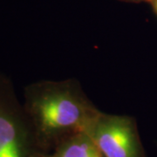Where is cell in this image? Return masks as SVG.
I'll return each mask as SVG.
<instances>
[{
    "label": "cell",
    "instance_id": "1",
    "mask_svg": "<svg viewBox=\"0 0 157 157\" xmlns=\"http://www.w3.org/2000/svg\"><path fill=\"white\" fill-rule=\"evenodd\" d=\"M23 107L46 154L68 136L84 132L99 112L78 88L49 81L28 86Z\"/></svg>",
    "mask_w": 157,
    "mask_h": 157
},
{
    "label": "cell",
    "instance_id": "2",
    "mask_svg": "<svg viewBox=\"0 0 157 157\" xmlns=\"http://www.w3.org/2000/svg\"><path fill=\"white\" fill-rule=\"evenodd\" d=\"M11 80L0 74V157H46Z\"/></svg>",
    "mask_w": 157,
    "mask_h": 157
},
{
    "label": "cell",
    "instance_id": "3",
    "mask_svg": "<svg viewBox=\"0 0 157 157\" xmlns=\"http://www.w3.org/2000/svg\"><path fill=\"white\" fill-rule=\"evenodd\" d=\"M84 132L102 157H146L132 118L99 111Z\"/></svg>",
    "mask_w": 157,
    "mask_h": 157
},
{
    "label": "cell",
    "instance_id": "4",
    "mask_svg": "<svg viewBox=\"0 0 157 157\" xmlns=\"http://www.w3.org/2000/svg\"><path fill=\"white\" fill-rule=\"evenodd\" d=\"M46 157H102L85 132H78L60 141Z\"/></svg>",
    "mask_w": 157,
    "mask_h": 157
},
{
    "label": "cell",
    "instance_id": "5",
    "mask_svg": "<svg viewBox=\"0 0 157 157\" xmlns=\"http://www.w3.org/2000/svg\"><path fill=\"white\" fill-rule=\"evenodd\" d=\"M155 10L157 13V0H155Z\"/></svg>",
    "mask_w": 157,
    "mask_h": 157
}]
</instances>
